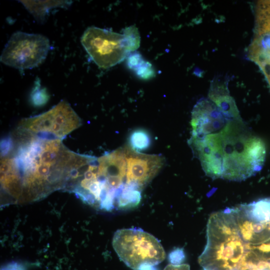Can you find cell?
Here are the masks:
<instances>
[{"instance_id": "1", "label": "cell", "mask_w": 270, "mask_h": 270, "mask_svg": "<svg viewBox=\"0 0 270 270\" xmlns=\"http://www.w3.org/2000/svg\"><path fill=\"white\" fill-rule=\"evenodd\" d=\"M191 126L188 142L207 176L239 181L262 169L264 144L240 116L224 114L212 100L203 98L193 108Z\"/></svg>"}, {"instance_id": "2", "label": "cell", "mask_w": 270, "mask_h": 270, "mask_svg": "<svg viewBox=\"0 0 270 270\" xmlns=\"http://www.w3.org/2000/svg\"><path fill=\"white\" fill-rule=\"evenodd\" d=\"M0 150L1 189L14 202L34 201L64 190L76 154L61 140L19 128L2 140Z\"/></svg>"}, {"instance_id": "3", "label": "cell", "mask_w": 270, "mask_h": 270, "mask_svg": "<svg viewBox=\"0 0 270 270\" xmlns=\"http://www.w3.org/2000/svg\"><path fill=\"white\" fill-rule=\"evenodd\" d=\"M142 190L130 178L123 147L98 158L90 156L80 172L73 193L92 206L111 211L136 206Z\"/></svg>"}, {"instance_id": "4", "label": "cell", "mask_w": 270, "mask_h": 270, "mask_svg": "<svg viewBox=\"0 0 270 270\" xmlns=\"http://www.w3.org/2000/svg\"><path fill=\"white\" fill-rule=\"evenodd\" d=\"M232 208L213 213L206 228V244L198 258L203 270H234L248 252Z\"/></svg>"}, {"instance_id": "5", "label": "cell", "mask_w": 270, "mask_h": 270, "mask_svg": "<svg viewBox=\"0 0 270 270\" xmlns=\"http://www.w3.org/2000/svg\"><path fill=\"white\" fill-rule=\"evenodd\" d=\"M113 248L120 258L129 268L140 270L154 266L166 258V252L159 240L139 228L118 230L112 238Z\"/></svg>"}, {"instance_id": "6", "label": "cell", "mask_w": 270, "mask_h": 270, "mask_svg": "<svg viewBox=\"0 0 270 270\" xmlns=\"http://www.w3.org/2000/svg\"><path fill=\"white\" fill-rule=\"evenodd\" d=\"M81 125L70 105L62 100L46 112L22 120L18 128L40 137L62 140Z\"/></svg>"}, {"instance_id": "7", "label": "cell", "mask_w": 270, "mask_h": 270, "mask_svg": "<svg viewBox=\"0 0 270 270\" xmlns=\"http://www.w3.org/2000/svg\"><path fill=\"white\" fill-rule=\"evenodd\" d=\"M50 50V40L44 36L18 31L8 41L0 60L16 69H31L44 61Z\"/></svg>"}, {"instance_id": "8", "label": "cell", "mask_w": 270, "mask_h": 270, "mask_svg": "<svg viewBox=\"0 0 270 270\" xmlns=\"http://www.w3.org/2000/svg\"><path fill=\"white\" fill-rule=\"evenodd\" d=\"M80 42L92 60L103 68L120 63L130 54L122 34L96 26L87 28Z\"/></svg>"}, {"instance_id": "9", "label": "cell", "mask_w": 270, "mask_h": 270, "mask_svg": "<svg viewBox=\"0 0 270 270\" xmlns=\"http://www.w3.org/2000/svg\"><path fill=\"white\" fill-rule=\"evenodd\" d=\"M21 2L38 22H42L49 10L54 8L70 6V1H28L22 0Z\"/></svg>"}, {"instance_id": "10", "label": "cell", "mask_w": 270, "mask_h": 270, "mask_svg": "<svg viewBox=\"0 0 270 270\" xmlns=\"http://www.w3.org/2000/svg\"><path fill=\"white\" fill-rule=\"evenodd\" d=\"M126 64L128 68L134 71L139 78L148 80L155 76L152 64L145 60L139 52L130 53L127 56Z\"/></svg>"}, {"instance_id": "11", "label": "cell", "mask_w": 270, "mask_h": 270, "mask_svg": "<svg viewBox=\"0 0 270 270\" xmlns=\"http://www.w3.org/2000/svg\"><path fill=\"white\" fill-rule=\"evenodd\" d=\"M256 32V35L270 32V0L257 4Z\"/></svg>"}, {"instance_id": "12", "label": "cell", "mask_w": 270, "mask_h": 270, "mask_svg": "<svg viewBox=\"0 0 270 270\" xmlns=\"http://www.w3.org/2000/svg\"><path fill=\"white\" fill-rule=\"evenodd\" d=\"M130 146L136 150L146 149L150 145V138L147 132L138 130L132 132L130 137Z\"/></svg>"}, {"instance_id": "13", "label": "cell", "mask_w": 270, "mask_h": 270, "mask_svg": "<svg viewBox=\"0 0 270 270\" xmlns=\"http://www.w3.org/2000/svg\"><path fill=\"white\" fill-rule=\"evenodd\" d=\"M122 34L129 52H136L139 48L140 42V37L137 28L134 26L126 28L122 31Z\"/></svg>"}, {"instance_id": "14", "label": "cell", "mask_w": 270, "mask_h": 270, "mask_svg": "<svg viewBox=\"0 0 270 270\" xmlns=\"http://www.w3.org/2000/svg\"><path fill=\"white\" fill-rule=\"evenodd\" d=\"M49 99L46 89L41 87L39 78L35 81L34 86L30 94V102L34 106L45 104Z\"/></svg>"}, {"instance_id": "15", "label": "cell", "mask_w": 270, "mask_h": 270, "mask_svg": "<svg viewBox=\"0 0 270 270\" xmlns=\"http://www.w3.org/2000/svg\"><path fill=\"white\" fill-rule=\"evenodd\" d=\"M184 254L182 249L177 248L172 252L169 256L172 264H180L184 260Z\"/></svg>"}, {"instance_id": "16", "label": "cell", "mask_w": 270, "mask_h": 270, "mask_svg": "<svg viewBox=\"0 0 270 270\" xmlns=\"http://www.w3.org/2000/svg\"><path fill=\"white\" fill-rule=\"evenodd\" d=\"M0 270H26V268L20 264L12 262L3 266Z\"/></svg>"}, {"instance_id": "17", "label": "cell", "mask_w": 270, "mask_h": 270, "mask_svg": "<svg viewBox=\"0 0 270 270\" xmlns=\"http://www.w3.org/2000/svg\"><path fill=\"white\" fill-rule=\"evenodd\" d=\"M164 270H190V267L187 264H169Z\"/></svg>"}, {"instance_id": "18", "label": "cell", "mask_w": 270, "mask_h": 270, "mask_svg": "<svg viewBox=\"0 0 270 270\" xmlns=\"http://www.w3.org/2000/svg\"><path fill=\"white\" fill-rule=\"evenodd\" d=\"M140 270H156L153 266H144L140 268Z\"/></svg>"}, {"instance_id": "19", "label": "cell", "mask_w": 270, "mask_h": 270, "mask_svg": "<svg viewBox=\"0 0 270 270\" xmlns=\"http://www.w3.org/2000/svg\"></svg>"}]
</instances>
